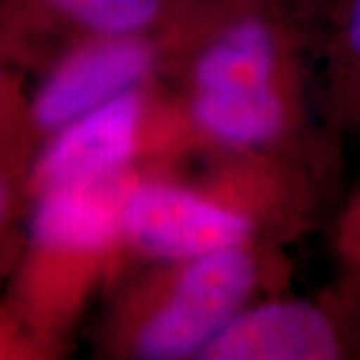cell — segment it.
<instances>
[{
	"label": "cell",
	"instance_id": "cell-1",
	"mask_svg": "<svg viewBox=\"0 0 360 360\" xmlns=\"http://www.w3.org/2000/svg\"><path fill=\"white\" fill-rule=\"evenodd\" d=\"M335 156L202 155L122 180L118 272L250 245L288 246L319 222ZM112 284V286H115Z\"/></svg>",
	"mask_w": 360,
	"mask_h": 360
},
{
	"label": "cell",
	"instance_id": "cell-2",
	"mask_svg": "<svg viewBox=\"0 0 360 360\" xmlns=\"http://www.w3.org/2000/svg\"><path fill=\"white\" fill-rule=\"evenodd\" d=\"M286 248L234 246L132 270L104 295L94 352L110 360H200L248 307L286 290Z\"/></svg>",
	"mask_w": 360,
	"mask_h": 360
},
{
	"label": "cell",
	"instance_id": "cell-3",
	"mask_svg": "<svg viewBox=\"0 0 360 360\" xmlns=\"http://www.w3.org/2000/svg\"><path fill=\"white\" fill-rule=\"evenodd\" d=\"M120 182L56 191L28 208L4 298L58 359L116 281Z\"/></svg>",
	"mask_w": 360,
	"mask_h": 360
},
{
	"label": "cell",
	"instance_id": "cell-4",
	"mask_svg": "<svg viewBox=\"0 0 360 360\" xmlns=\"http://www.w3.org/2000/svg\"><path fill=\"white\" fill-rule=\"evenodd\" d=\"M200 156L191 118L167 80H153L75 120L44 142L28 176V200L176 168Z\"/></svg>",
	"mask_w": 360,
	"mask_h": 360
},
{
	"label": "cell",
	"instance_id": "cell-5",
	"mask_svg": "<svg viewBox=\"0 0 360 360\" xmlns=\"http://www.w3.org/2000/svg\"><path fill=\"white\" fill-rule=\"evenodd\" d=\"M179 18L156 32L90 37L58 49L37 70L22 115L0 141L30 165L40 146L75 120L141 84L167 80Z\"/></svg>",
	"mask_w": 360,
	"mask_h": 360
},
{
	"label": "cell",
	"instance_id": "cell-6",
	"mask_svg": "<svg viewBox=\"0 0 360 360\" xmlns=\"http://www.w3.org/2000/svg\"><path fill=\"white\" fill-rule=\"evenodd\" d=\"M360 359V290L333 278L312 295L264 296L224 328L200 360Z\"/></svg>",
	"mask_w": 360,
	"mask_h": 360
},
{
	"label": "cell",
	"instance_id": "cell-7",
	"mask_svg": "<svg viewBox=\"0 0 360 360\" xmlns=\"http://www.w3.org/2000/svg\"><path fill=\"white\" fill-rule=\"evenodd\" d=\"M191 0H0V49L37 72L68 42L156 32L176 22Z\"/></svg>",
	"mask_w": 360,
	"mask_h": 360
},
{
	"label": "cell",
	"instance_id": "cell-8",
	"mask_svg": "<svg viewBox=\"0 0 360 360\" xmlns=\"http://www.w3.org/2000/svg\"><path fill=\"white\" fill-rule=\"evenodd\" d=\"M321 115L340 136L360 132V0H330L321 34Z\"/></svg>",
	"mask_w": 360,
	"mask_h": 360
},
{
	"label": "cell",
	"instance_id": "cell-9",
	"mask_svg": "<svg viewBox=\"0 0 360 360\" xmlns=\"http://www.w3.org/2000/svg\"><path fill=\"white\" fill-rule=\"evenodd\" d=\"M30 165L0 141V255L18 250L30 208L26 176Z\"/></svg>",
	"mask_w": 360,
	"mask_h": 360
},
{
	"label": "cell",
	"instance_id": "cell-10",
	"mask_svg": "<svg viewBox=\"0 0 360 360\" xmlns=\"http://www.w3.org/2000/svg\"><path fill=\"white\" fill-rule=\"evenodd\" d=\"M335 278L360 290V179L342 205L333 226Z\"/></svg>",
	"mask_w": 360,
	"mask_h": 360
},
{
	"label": "cell",
	"instance_id": "cell-11",
	"mask_svg": "<svg viewBox=\"0 0 360 360\" xmlns=\"http://www.w3.org/2000/svg\"><path fill=\"white\" fill-rule=\"evenodd\" d=\"M56 352L34 335L13 304L0 298V360H54Z\"/></svg>",
	"mask_w": 360,
	"mask_h": 360
},
{
	"label": "cell",
	"instance_id": "cell-12",
	"mask_svg": "<svg viewBox=\"0 0 360 360\" xmlns=\"http://www.w3.org/2000/svg\"><path fill=\"white\" fill-rule=\"evenodd\" d=\"M26 70L0 49V136L13 129L26 104Z\"/></svg>",
	"mask_w": 360,
	"mask_h": 360
}]
</instances>
